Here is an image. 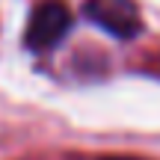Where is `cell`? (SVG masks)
<instances>
[{
    "instance_id": "obj_1",
    "label": "cell",
    "mask_w": 160,
    "mask_h": 160,
    "mask_svg": "<svg viewBox=\"0 0 160 160\" xmlns=\"http://www.w3.org/2000/svg\"><path fill=\"white\" fill-rule=\"evenodd\" d=\"M68 27H71L68 9L62 3H57V0H48L33 12V18L27 24V48H33L39 53L51 51L53 45H59L65 39Z\"/></svg>"
},
{
    "instance_id": "obj_2",
    "label": "cell",
    "mask_w": 160,
    "mask_h": 160,
    "mask_svg": "<svg viewBox=\"0 0 160 160\" xmlns=\"http://www.w3.org/2000/svg\"><path fill=\"white\" fill-rule=\"evenodd\" d=\"M86 15L119 39H131L142 27V15L133 0H86Z\"/></svg>"
},
{
    "instance_id": "obj_3",
    "label": "cell",
    "mask_w": 160,
    "mask_h": 160,
    "mask_svg": "<svg viewBox=\"0 0 160 160\" xmlns=\"http://www.w3.org/2000/svg\"><path fill=\"white\" fill-rule=\"evenodd\" d=\"M110 160H137V157H110Z\"/></svg>"
}]
</instances>
